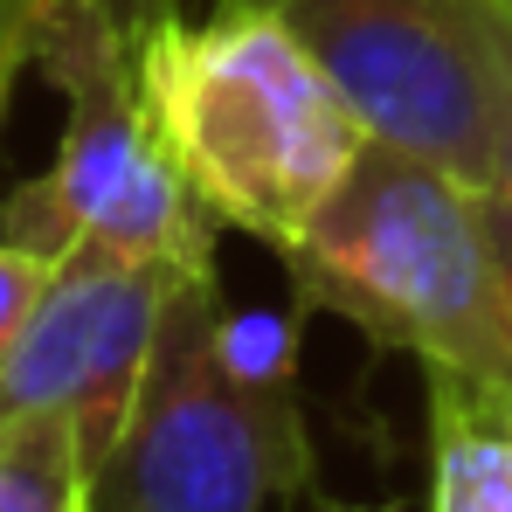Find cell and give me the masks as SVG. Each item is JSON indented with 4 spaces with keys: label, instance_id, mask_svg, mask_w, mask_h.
<instances>
[{
    "label": "cell",
    "instance_id": "cell-8",
    "mask_svg": "<svg viewBox=\"0 0 512 512\" xmlns=\"http://www.w3.org/2000/svg\"><path fill=\"white\" fill-rule=\"evenodd\" d=\"M298 319L305 305L291 298V312H270V305H215V326H208V353H215V374L243 395L270 450L284 457V478L291 492L312 485V436H305V409H298Z\"/></svg>",
    "mask_w": 512,
    "mask_h": 512
},
{
    "label": "cell",
    "instance_id": "cell-6",
    "mask_svg": "<svg viewBox=\"0 0 512 512\" xmlns=\"http://www.w3.org/2000/svg\"><path fill=\"white\" fill-rule=\"evenodd\" d=\"M215 270V263H208ZM187 263H153V256H118L77 243L56 256L49 291L35 298L21 340L0 367V423L14 416H70L84 436L90 471L118 457V436L139 409L160 319L180 291Z\"/></svg>",
    "mask_w": 512,
    "mask_h": 512
},
{
    "label": "cell",
    "instance_id": "cell-1",
    "mask_svg": "<svg viewBox=\"0 0 512 512\" xmlns=\"http://www.w3.org/2000/svg\"><path fill=\"white\" fill-rule=\"evenodd\" d=\"M139 84L201 208L291 256L374 139L319 56L263 7L167 14L139 35Z\"/></svg>",
    "mask_w": 512,
    "mask_h": 512
},
{
    "label": "cell",
    "instance_id": "cell-12",
    "mask_svg": "<svg viewBox=\"0 0 512 512\" xmlns=\"http://www.w3.org/2000/svg\"><path fill=\"white\" fill-rule=\"evenodd\" d=\"M28 21H35V0H0V111H7L21 63H28Z\"/></svg>",
    "mask_w": 512,
    "mask_h": 512
},
{
    "label": "cell",
    "instance_id": "cell-10",
    "mask_svg": "<svg viewBox=\"0 0 512 512\" xmlns=\"http://www.w3.org/2000/svg\"><path fill=\"white\" fill-rule=\"evenodd\" d=\"M49 270H56V256H42V250H28V243H14V236H0V367H7V353H14V340H21L35 298L49 291Z\"/></svg>",
    "mask_w": 512,
    "mask_h": 512
},
{
    "label": "cell",
    "instance_id": "cell-15",
    "mask_svg": "<svg viewBox=\"0 0 512 512\" xmlns=\"http://www.w3.org/2000/svg\"><path fill=\"white\" fill-rule=\"evenodd\" d=\"M333 512H381V506H333Z\"/></svg>",
    "mask_w": 512,
    "mask_h": 512
},
{
    "label": "cell",
    "instance_id": "cell-2",
    "mask_svg": "<svg viewBox=\"0 0 512 512\" xmlns=\"http://www.w3.org/2000/svg\"><path fill=\"white\" fill-rule=\"evenodd\" d=\"M305 312H340L374 346L512 388V305L485 236V187L367 139L340 194L277 256Z\"/></svg>",
    "mask_w": 512,
    "mask_h": 512
},
{
    "label": "cell",
    "instance_id": "cell-4",
    "mask_svg": "<svg viewBox=\"0 0 512 512\" xmlns=\"http://www.w3.org/2000/svg\"><path fill=\"white\" fill-rule=\"evenodd\" d=\"M277 14L319 70L346 90L360 125L457 173L499 187L485 0H222Z\"/></svg>",
    "mask_w": 512,
    "mask_h": 512
},
{
    "label": "cell",
    "instance_id": "cell-3",
    "mask_svg": "<svg viewBox=\"0 0 512 512\" xmlns=\"http://www.w3.org/2000/svg\"><path fill=\"white\" fill-rule=\"evenodd\" d=\"M28 63L63 97V146L49 173L7 194L0 236L42 256L77 243L153 263H215V215L187 187L139 84V42L97 0H35Z\"/></svg>",
    "mask_w": 512,
    "mask_h": 512
},
{
    "label": "cell",
    "instance_id": "cell-9",
    "mask_svg": "<svg viewBox=\"0 0 512 512\" xmlns=\"http://www.w3.org/2000/svg\"><path fill=\"white\" fill-rule=\"evenodd\" d=\"M0 512H97V471L70 416L0 423Z\"/></svg>",
    "mask_w": 512,
    "mask_h": 512
},
{
    "label": "cell",
    "instance_id": "cell-5",
    "mask_svg": "<svg viewBox=\"0 0 512 512\" xmlns=\"http://www.w3.org/2000/svg\"><path fill=\"white\" fill-rule=\"evenodd\" d=\"M215 305V270H187L160 319L139 409L97 478V512H263L270 492H291L263 423L215 374Z\"/></svg>",
    "mask_w": 512,
    "mask_h": 512
},
{
    "label": "cell",
    "instance_id": "cell-7",
    "mask_svg": "<svg viewBox=\"0 0 512 512\" xmlns=\"http://www.w3.org/2000/svg\"><path fill=\"white\" fill-rule=\"evenodd\" d=\"M429 374V512H512V388Z\"/></svg>",
    "mask_w": 512,
    "mask_h": 512
},
{
    "label": "cell",
    "instance_id": "cell-13",
    "mask_svg": "<svg viewBox=\"0 0 512 512\" xmlns=\"http://www.w3.org/2000/svg\"><path fill=\"white\" fill-rule=\"evenodd\" d=\"M485 236H492L499 277H506V305H512V194H499V187H485Z\"/></svg>",
    "mask_w": 512,
    "mask_h": 512
},
{
    "label": "cell",
    "instance_id": "cell-11",
    "mask_svg": "<svg viewBox=\"0 0 512 512\" xmlns=\"http://www.w3.org/2000/svg\"><path fill=\"white\" fill-rule=\"evenodd\" d=\"M485 77H492L499 194H512V0H485Z\"/></svg>",
    "mask_w": 512,
    "mask_h": 512
},
{
    "label": "cell",
    "instance_id": "cell-14",
    "mask_svg": "<svg viewBox=\"0 0 512 512\" xmlns=\"http://www.w3.org/2000/svg\"><path fill=\"white\" fill-rule=\"evenodd\" d=\"M97 7H104V14H111V21L132 35V42H139L146 28H160V21L173 14V0H97Z\"/></svg>",
    "mask_w": 512,
    "mask_h": 512
}]
</instances>
